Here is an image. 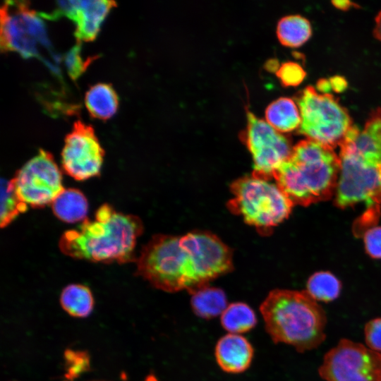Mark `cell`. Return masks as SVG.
I'll list each match as a JSON object with an SVG mask.
<instances>
[{
  "label": "cell",
  "instance_id": "obj_4",
  "mask_svg": "<svg viewBox=\"0 0 381 381\" xmlns=\"http://www.w3.org/2000/svg\"><path fill=\"white\" fill-rule=\"evenodd\" d=\"M260 310L275 344L291 345L303 353L317 349L325 339V311L306 291L274 289Z\"/></svg>",
  "mask_w": 381,
  "mask_h": 381
},
{
  "label": "cell",
  "instance_id": "obj_30",
  "mask_svg": "<svg viewBox=\"0 0 381 381\" xmlns=\"http://www.w3.org/2000/svg\"><path fill=\"white\" fill-rule=\"evenodd\" d=\"M332 4L335 7L341 10H347L351 6H356L355 4L349 1H333Z\"/></svg>",
  "mask_w": 381,
  "mask_h": 381
},
{
  "label": "cell",
  "instance_id": "obj_23",
  "mask_svg": "<svg viewBox=\"0 0 381 381\" xmlns=\"http://www.w3.org/2000/svg\"><path fill=\"white\" fill-rule=\"evenodd\" d=\"M28 205L17 195L13 180H1L0 225L7 226L18 214L27 210Z\"/></svg>",
  "mask_w": 381,
  "mask_h": 381
},
{
  "label": "cell",
  "instance_id": "obj_31",
  "mask_svg": "<svg viewBox=\"0 0 381 381\" xmlns=\"http://www.w3.org/2000/svg\"><path fill=\"white\" fill-rule=\"evenodd\" d=\"M145 381H157V380L153 375H150L147 377Z\"/></svg>",
  "mask_w": 381,
  "mask_h": 381
},
{
  "label": "cell",
  "instance_id": "obj_9",
  "mask_svg": "<svg viewBox=\"0 0 381 381\" xmlns=\"http://www.w3.org/2000/svg\"><path fill=\"white\" fill-rule=\"evenodd\" d=\"M246 114L247 125L240 137L253 157L252 176L271 181L279 167L290 157L294 146L289 137L267 121L249 110Z\"/></svg>",
  "mask_w": 381,
  "mask_h": 381
},
{
  "label": "cell",
  "instance_id": "obj_22",
  "mask_svg": "<svg viewBox=\"0 0 381 381\" xmlns=\"http://www.w3.org/2000/svg\"><path fill=\"white\" fill-rule=\"evenodd\" d=\"M341 290L340 281L329 272H318L311 275L306 284V292L317 302L337 299Z\"/></svg>",
  "mask_w": 381,
  "mask_h": 381
},
{
  "label": "cell",
  "instance_id": "obj_19",
  "mask_svg": "<svg viewBox=\"0 0 381 381\" xmlns=\"http://www.w3.org/2000/svg\"><path fill=\"white\" fill-rule=\"evenodd\" d=\"M60 303L71 316L86 318L92 311L94 298L90 289L83 284H71L61 291Z\"/></svg>",
  "mask_w": 381,
  "mask_h": 381
},
{
  "label": "cell",
  "instance_id": "obj_8",
  "mask_svg": "<svg viewBox=\"0 0 381 381\" xmlns=\"http://www.w3.org/2000/svg\"><path fill=\"white\" fill-rule=\"evenodd\" d=\"M0 45L2 52H15L24 58L40 56L50 46L44 22L22 1H6L1 8Z\"/></svg>",
  "mask_w": 381,
  "mask_h": 381
},
{
  "label": "cell",
  "instance_id": "obj_6",
  "mask_svg": "<svg viewBox=\"0 0 381 381\" xmlns=\"http://www.w3.org/2000/svg\"><path fill=\"white\" fill-rule=\"evenodd\" d=\"M231 190L228 209L263 235L287 219L294 206L276 183L252 175L234 181Z\"/></svg>",
  "mask_w": 381,
  "mask_h": 381
},
{
  "label": "cell",
  "instance_id": "obj_24",
  "mask_svg": "<svg viewBox=\"0 0 381 381\" xmlns=\"http://www.w3.org/2000/svg\"><path fill=\"white\" fill-rule=\"evenodd\" d=\"M277 76L286 87L297 86L304 80L306 72L297 63L289 61L282 64L276 71Z\"/></svg>",
  "mask_w": 381,
  "mask_h": 381
},
{
  "label": "cell",
  "instance_id": "obj_14",
  "mask_svg": "<svg viewBox=\"0 0 381 381\" xmlns=\"http://www.w3.org/2000/svg\"><path fill=\"white\" fill-rule=\"evenodd\" d=\"M214 356L218 365L223 371L237 374L246 371L250 367L254 349L246 337L229 333L217 342Z\"/></svg>",
  "mask_w": 381,
  "mask_h": 381
},
{
  "label": "cell",
  "instance_id": "obj_12",
  "mask_svg": "<svg viewBox=\"0 0 381 381\" xmlns=\"http://www.w3.org/2000/svg\"><path fill=\"white\" fill-rule=\"evenodd\" d=\"M104 150L93 128L76 121L64 140L61 164L64 171L77 181L99 176Z\"/></svg>",
  "mask_w": 381,
  "mask_h": 381
},
{
  "label": "cell",
  "instance_id": "obj_28",
  "mask_svg": "<svg viewBox=\"0 0 381 381\" xmlns=\"http://www.w3.org/2000/svg\"><path fill=\"white\" fill-rule=\"evenodd\" d=\"M329 83L332 88L337 92L344 90L347 86L345 79L340 76L332 78Z\"/></svg>",
  "mask_w": 381,
  "mask_h": 381
},
{
  "label": "cell",
  "instance_id": "obj_21",
  "mask_svg": "<svg viewBox=\"0 0 381 381\" xmlns=\"http://www.w3.org/2000/svg\"><path fill=\"white\" fill-rule=\"evenodd\" d=\"M311 34L310 22L298 15L281 18L277 27V35L279 42L289 47L301 46L308 41Z\"/></svg>",
  "mask_w": 381,
  "mask_h": 381
},
{
  "label": "cell",
  "instance_id": "obj_5",
  "mask_svg": "<svg viewBox=\"0 0 381 381\" xmlns=\"http://www.w3.org/2000/svg\"><path fill=\"white\" fill-rule=\"evenodd\" d=\"M339 171V156L333 148L306 139L294 146L274 179L294 205L308 206L334 195Z\"/></svg>",
  "mask_w": 381,
  "mask_h": 381
},
{
  "label": "cell",
  "instance_id": "obj_26",
  "mask_svg": "<svg viewBox=\"0 0 381 381\" xmlns=\"http://www.w3.org/2000/svg\"><path fill=\"white\" fill-rule=\"evenodd\" d=\"M367 253L375 259H381V226H373L363 234Z\"/></svg>",
  "mask_w": 381,
  "mask_h": 381
},
{
  "label": "cell",
  "instance_id": "obj_3",
  "mask_svg": "<svg viewBox=\"0 0 381 381\" xmlns=\"http://www.w3.org/2000/svg\"><path fill=\"white\" fill-rule=\"evenodd\" d=\"M340 171L334 203L340 208L359 203L365 212L356 222L359 236L376 226L381 208V146L358 139H348L340 145Z\"/></svg>",
  "mask_w": 381,
  "mask_h": 381
},
{
  "label": "cell",
  "instance_id": "obj_15",
  "mask_svg": "<svg viewBox=\"0 0 381 381\" xmlns=\"http://www.w3.org/2000/svg\"><path fill=\"white\" fill-rule=\"evenodd\" d=\"M85 105L92 118L107 120L117 111L119 97L111 84L99 83L86 92Z\"/></svg>",
  "mask_w": 381,
  "mask_h": 381
},
{
  "label": "cell",
  "instance_id": "obj_27",
  "mask_svg": "<svg viewBox=\"0 0 381 381\" xmlns=\"http://www.w3.org/2000/svg\"><path fill=\"white\" fill-rule=\"evenodd\" d=\"M366 346L381 353V317L368 321L364 327Z\"/></svg>",
  "mask_w": 381,
  "mask_h": 381
},
{
  "label": "cell",
  "instance_id": "obj_2",
  "mask_svg": "<svg viewBox=\"0 0 381 381\" xmlns=\"http://www.w3.org/2000/svg\"><path fill=\"white\" fill-rule=\"evenodd\" d=\"M143 231L138 217L117 212L104 203L94 219H86L76 229L63 233L59 247L74 259L124 264L136 260L134 250Z\"/></svg>",
  "mask_w": 381,
  "mask_h": 381
},
{
  "label": "cell",
  "instance_id": "obj_7",
  "mask_svg": "<svg viewBox=\"0 0 381 381\" xmlns=\"http://www.w3.org/2000/svg\"><path fill=\"white\" fill-rule=\"evenodd\" d=\"M296 101L301 119L298 133L333 149L340 147L354 125L338 99L308 86L298 93Z\"/></svg>",
  "mask_w": 381,
  "mask_h": 381
},
{
  "label": "cell",
  "instance_id": "obj_16",
  "mask_svg": "<svg viewBox=\"0 0 381 381\" xmlns=\"http://www.w3.org/2000/svg\"><path fill=\"white\" fill-rule=\"evenodd\" d=\"M52 208L55 216L63 222H83L87 219L88 202L80 190L64 188L52 202Z\"/></svg>",
  "mask_w": 381,
  "mask_h": 381
},
{
  "label": "cell",
  "instance_id": "obj_17",
  "mask_svg": "<svg viewBox=\"0 0 381 381\" xmlns=\"http://www.w3.org/2000/svg\"><path fill=\"white\" fill-rule=\"evenodd\" d=\"M266 121L280 133L298 129L301 114L296 102L288 97H280L270 103L265 110Z\"/></svg>",
  "mask_w": 381,
  "mask_h": 381
},
{
  "label": "cell",
  "instance_id": "obj_20",
  "mask_svg": "<svg viewBox=\"0 0 381 381\" xmlns=\"http://www.w3.org/2000/svg\"><path fill=\"white\" fill-rule=\"evenodd\" d=\"M258 320L253 309L243 302L232 303L221 315V325L229 334H240L253 329Z\"/></svg>",
  "mask_w": 381,
  "mask_h": 381
},
{
  "label": "cell",
  "instance_id": "obj_1",
  "mask_svg": "<svg viewBox=\"0 0 381 381\" xmlns=\"http://www.w3.org/2000/svg\"><path fill=\"white\" fill-rule=\"evenodd\" d=\"M136 275L166 292L190 294L232 270V253L214 234L202 231L177 236L157 234L136 258Z\"/></svg>",
  "mask_w": 381,
  "mask_h": 381
},
{
  "label": "cell",
  "instance_id": "obj_25",
  "mask_svg": "<svg viewBox=\"0 0 381 381\" xmlns=\"http://www.w3.org/2000/svg\"><path fill=\"white\" fill-rule=\"evenodd\" d=\"M80 42L73 47L65 56V64L68 73L73 80H76L85 70L91 61V59L84 61L80 55Z\"/></svg>",
  "mask_w": 381,
  "mask_h": 381
},
{
  "label": "cell",
  "instance_id": "obj_29",
  "mask_svg": "<svg viewBox=\"0 0 381 381\" xmlns=\"http://www.w3.org/2000/svg\"><path fill=\"white\" fill-rule=\"evenodd\" d=\"M373 34L378 40L381 41V11L375 17V25Z\"/></svg>",
  "mask_w": 381,
  "mask_h": 381
},
{
  "label": "cell",
  "instance_id": "obj_13",
  "mask_svg": "<svg viewBox=\"0 0 381 381\" xmlns=\"http://www.w3.org/2000/svg\"><path fill=\"white\" fill-rule=\"evenodd\" d=\"M56 9L47 18L66 16L75 25L74 32L78 42L94 40L102 23L116 3L104 0L59 1Z\"/></svg>",
  "mask_w": 381,
  "mask_h": 381
},
{
  "label": "cell",
  "instance_id": "obj_11",
  "mask_svg": "<svg viewBox=\"0 0 381 381\" xmlns=\"http://www.w3.org/2000/svg\"><path fill=\"white\" fill-rule=\"evenodd\" d=\"M18 197L32 207L52 204L64 190L62 174L51 153L42 149L12 179Z\"/></svg>",
  "mask_w": 381,
  "mask_h": 381
},
{
  "label": "cell",
  "instance_id": "obj_10",
  "mask_svg": "<svg viewBox=\"0 0 381 381\" xmlns=\"http://www.w3.org/2000/svg\"><path fill=\"white\" fill-rule=\"evenodd\" d=\"M318 373L325 381H381V353L342 339L325 354Z\"/></svg>",
  "mask_w": 381,
  "mask_h": 381
},
{
  "label": "cell",
  "instance_id": "obj_18",
  "mask_svg": "<svg viewBox=\"0 0 381 381\" xmlns=\"http://www.w3.org/2000/svg\"><path fill=\"white\" fill-rule=\"evenodd\" d=\"M190 306L199 318L210 320L222 315L228 306L224 291L217 287L206 286L193 294Z\"/></svg>",
  "mask_w": 381,
  "mask_h": 381
}]
</instances>
